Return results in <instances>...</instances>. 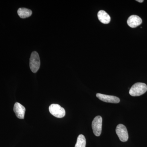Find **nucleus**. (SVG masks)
<instances>
[{
    "label": "nucleus",
    "instance_id": "9d476101",
    "mask_svg": "<svg viewBox=\"0 0 147 147\" xmlns=\"http://www.w3.org/2000/svg\"><path fill=\"white\" fill-rule=\"evenodd\" d=\"M17 13L18 16L21 18H25L31 16L32 11L30 9L26 8H20L18 9Z\"/></svg>",
    "mask_w": 147,
    "mask_h": 147
},
{
    "label": "nucleus",
    "instance_id": "6e6552de",
    "mask_svg": "<svg viewBox=\"0 0 147 147\" xmlns=\"http://www.w3.org/2000/svg\"><path fill=\"white\" fill-rule=\"evenodd\" d=\"M142 18L137 15H133L129 16L127 19V25L131 28H135L142 24Z\"/></svg>",
    "mask_w": 147,
    "mask_h": 147
},
{
    "label": "nucleus",
    "instance_id": "7ed1b4c3",
    "mask_svg": "<svg viewBox=\"0 0 147 147\" xmlns=\"http://www.w3.org/2000/svg\"><path fill=\"white\" fill-rule=\"evenodd\" d=\"M49 109L50 113L56 117L61 118L65 116V110L59 104H52L49 107Z\"/></svg>",
    "mask_w": 147,
    "mask_h": 147
},
{
    "label": "nucleus",
    "instance_id": "423d86ee",
    "mask_svg": "<svg viewBox=\"0 0 147 147\" xmlns=\"http://www.w3.org/2000/svg\"><path fill=\"white\" fill-rule=\"evenodd\" d=\"M96 96L98 99L105 102L118 103L120 102L119 98L117 96H114L97 93L96 94Z\"/></svg>",
    "mask_w": 147,
    "mask_h": 147
},
{
    "label": "nucleus",
    "instance_id": "f257e3e1",
    "mask_svg": "<svg viewBox=\"0 0 147 147\" xmlns=\"http://www.w3.org/2000/svg\"><path fill=\"white\" fill-rule=\"evenodd\" d=\"M147 91V86L144 83H137L134 84L129 91V94L133 96H139Z\"/></svg>",
    "mask_w": 147,
    "mask_h": 147
},
{
    "label": "nucleus",
    "instance_id": "39448f33",
    "mask_svg": "<svg viewBox=\"0 0 147 147\" xmlns=\"http://www.w3.org/2000/svg\"><path fill=\"white\" fill-rule=\"evenodd\" d=\"M116 132L120 140L122 142H126L128 140V134L126 127L122 124L117 126Z\"/></svg>",
    "mask_w": 147,
    "mask_h": 147
},
{
    "label": "nucleus",
    "instance_id": "0eeeda50",
    "mask_svg": "<svg viewBox=\"0 0 147 147\" xmlns=\"http://www.w3.org/2000/svg\"><path fill=\"white\" fill-rule=\"evenodd\" d=\"M26 108L19 102H16L13 107V111L16 117L19 119H24Z\"/></svg>",
    "mask_w": 147,
    "mask_h": 147
},
{
    "label": "nucleus",
    "instance_id": "9b49d317",
    "mask_svg": "<svg viewBox=\"0 0 147 147\" xmlns=\"http://www.w3.org/2000/svg\"><path fill=\"white\" fill-rule=\"evenodd\" d=\"M86 139L83 134H80L78 136L75 147H86Z\"/></svg>",
    "mask_w": 147,
    "mask_h": 147
},
{
    "label": "nucleus",
    "instance_id": "f03ea898",
    "mask_svg": "<svg viewBox=\"0 0 147 147\" xmlns=\"http://www.w3.org/2000/svg\"><path fill=\"white\" fill-rule=\"evenodd\" d=\"M40 59L39 55L36 51L32 52L30 60V66L31 70L33 73H36L40 66Z\"/></svg>",
    "mask_w": 147,
    "mask_h": 147
},
{
    "label": "nucleus",
    "instance_id": "1a4fd4ad",
    "mask_svg": "<svg viewBox=\"0 0 147 147\" xmlns=\"http://www.w3.org/2000/svg\"><path fill=\"white\" fill-rule=\"evenodd\" d=\"M97 16L98 20L103 24H109L111 20L110 16L105 11H99L98 13Z\"/></svg>",
    "mask_w": 147,
    "mask_h": 147
},
{
    "label": "nucleus",
    "instance_id": "20e7f679",
    "mask_svg": "<svg viewBox=\"0 0 147 147\" xmlns=\"http://www.w3.org/2000/svg\"><path fill=\"white\" fill-rule=\"evenodd\" d=\"M102 118L97 116L94 119L92 122V128L94 134L96 137L100 136L102 131Z\"/></svg>",
    "mask_w": 147,
    "mask_h": 147
},
{
    "label": "nucleus",
    "instance_id": "f8f14e48",
    "mask_svg": "<svg viewBox=\"0 0 147 147\" xmlns=\"http://www.w3.org/2000/svg\"><path fill=\"white\" fill-rule=\"evenodd\" d=\"M137 2H139V3H142L144 2V0H137Z\"/></svg>",
    "mask_w": 147,
    "mask_h": 147
}]
</instances>
